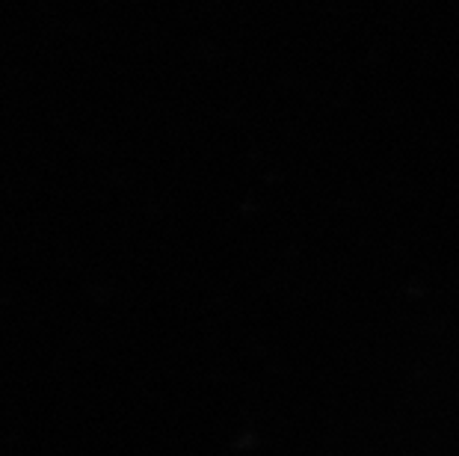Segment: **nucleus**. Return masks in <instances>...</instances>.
Segmentation results:
<instances>
[]
</instances>
